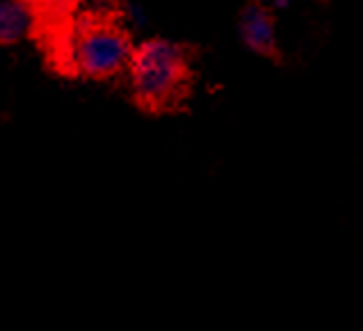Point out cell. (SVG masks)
Masks as SVG:
<instances>
[{
	"label": "cell",
	"mask_w": 363,
	"mask_h": 331,
	"mask_svg": "<svg viewBox=\"0 0 363 331\" xmlns=\"http://www.w3.org/2000/svg\"><path fill=\"white\" fill-rule=\"evenodd\" d=\"M133 50V39L121 16L96 9L71 18L65 71L89 80H112L128 71Z\"/></svg>",
	"instance_id": "cell-1"
},
{
	"label": "cell",
	"mask_w": 363,
	"mask_h": 331,
	"mask_svg": "<svg viewBox=\"0 0 363 331\" xmlns=\"http://www.w3.org/2000/svg\"><path fill=\"white\" fill-rule=\"evenodd\" d=\"M128 76L133 99L144 112H169L188 96L192 80L190 55L169 39H147L135 46Z\"/></svg>",
	"instance_id": "cell-2"
},
{
	"label": "cell",
	"mask_w": 363,
	"mask_h": 331,
	"mask_svg": "<svg viewBox=\"0 0 363 331\" xmlns=\"http://www.w3.org/2000/svg\"><path fill=\"white\" fill-rule=\"evenodd\" d=\"M23 3L35 18V33H41L44 39H50V53L57 57L62 53L71 23V7L76 0H18Z\"/></svg>",
	"instance_id": "cell-3"
},
{
	"label": "cell",
	"mask_w": 363,
	"mask_h": 331,
	"mask_svg": "<svg viewBox=\"0 0 363 331\" xmlns=\"http://www.w3.org/2000/svg\"><path fill=\"white\" fill-rule=\"evenodd\" d=\"M240 37L258 55L274 57L277 55V28L272 12L263 3H254L245 7L240 16Z\"/></svg>",
	"instance_id": "cell-4"
},
{
	"label": "cell",
	"mask_w": 363,
	"mask_h": 331,
	"mask_svg": "<svg viewBox=\"0 0 363 331\" xmlns=\"http://www.w3.org/2000/svg\"><path fill=\"white\" fill-rule=\"evenodd\" d=\"M35 30L30 9L18 0H0V48L16 46Z\"/></svg>",
	"instance_id": "cell-5"
},
{
	"label": "cell",
	"mask_w": 363,
	"mask_h": 331,
	"mask_svg": "<svg viewBox=\"0 0 363 331\" xmlns=\"http://www.w3.org/2000/svg\"><path fill=\"white\" fill-rule=\"evenodd\" d=\"M263 5L267 9H284V7L290 5V0H263Z\"/></svg>",
	"instance_id": "cell-6"
}]
</instances>
